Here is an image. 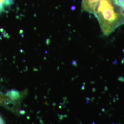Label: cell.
Wrapping results in <instances>:
<instances>
[{"label":"cell","instance_id":"5b68a950","mask_svg":"<svg viewBox=\"0 0 124 124\" xmlns=\"http://www.w3.org/2000/svg\"><path fill=\"white\" fill-rule=\"evenodd\" d=\"M0 124H5L4 120L0 116Z\"/></svg>","mask_w":124,"mask_h":124},{"label":"cell","instance_id":"6da1fadb","mask_svg":"<svg viewBox=\"0 0 124 124\" xmlns=\"http://www.w3.org/2000/svg\"><path fill=\"white\" fill-rule=\"evenodd\" d=\"M93 14L104 36L110 35L124 24V11L115 4L114 0H99Z\"/></svg>","mask_w":124,"mask_h":124},{"label":"cell","instance_id":"3957f363","mask_svg":"<svg viewBox=\"0 0 124 124\" xmlns=\"http://www.w3.org/2000/svg\"><path fill=\"white\" fill-rule=\"evenodd\" d=\"M13 0H0V14L5 9L13 4Z\"/></svg>","mask_w":124,"mask_h":124},{"label":"cell","instance_id":"277c9868","mask_svg":"<svg viewBox=\"0 0 124 124\" xmlns=\"http://www.w3.org/2000/svg\"><path fill=\"white\" fill-rule=\"evenodd\" d=\"M115 4L117 5L124 11V0H114Z\"/></svg>","mask_w":124,"mask_h":124},{"label":"cell","instance_id":"8992f818","mask_svg":"<svg viewBox=\"0 0 124 124\" xmlns=\"http://www.w3.org/2000/svg\"></svg>","mask_w":124,"mask_h":124},{"label":"cell","instance_id":"7a4b0ae2","mask_svg":"<svg viewBox=\"0 0 124 124\" xmlns=\"http://www.w3.org/2000/svg\"><path fill=\"white\" fill-rule=\"evenodd\" d=\"M99 0H82V9L86 12L94 13Z\"/></svg>","mask_w":124,"mask_h":124}]
</instances>
